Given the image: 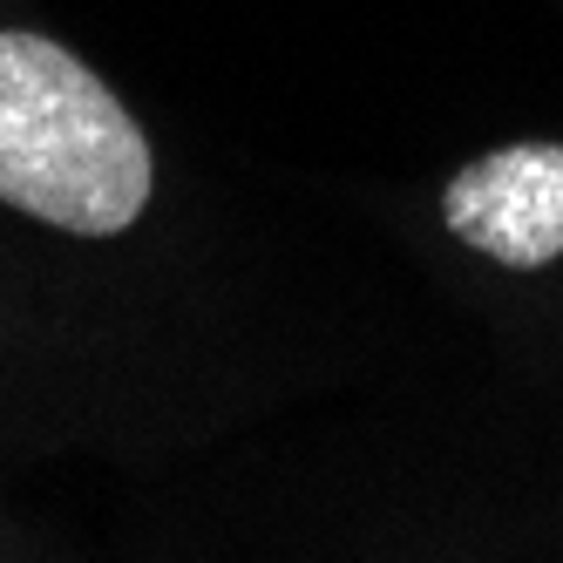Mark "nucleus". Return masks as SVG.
Wrapping results in <instances>:
<instances>
[{
  "label": "nucleus",
  "mask_w": 563,
  "mask_h": 563,
  "mask_svg": "<svg viewBox=\"0 0 563 563\" xmlns=\"http://www.w3.org/2000/svg\"><path fill=\"white\" fill-rule=\"evenodd\" d=\"M150 143L89 62L48 34H0V205L75 238H115L150 205Z\"/></svg>",
  "instance_id": "1"
},
{
  "label": "nucleus",
  "mask_w": 563,
  "mask_h": 563,
  "mask_svg": "<svg viewBox=\"0 0 563 563\" xmlns=\"http://www.w3.org/2000/svg\"><path fill=\"white\" fill-rule=\"evenodd\" d=\"M441 224L509 272L550 265L563 252V143H509L475 156L441 190Z\"/></svg>",
  "instance_id": "2"
}]
</instances>
